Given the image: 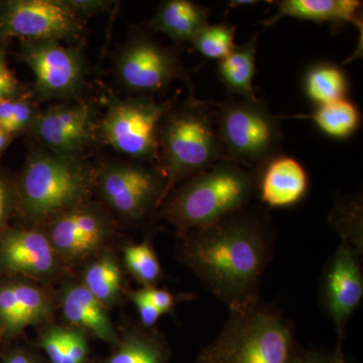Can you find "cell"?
Listing matches in <instances>:
<instances>
[{
	"label": "cell",
	"mask_w": 363,
	"mask_h": 363,
	"mask_svg": "<svg viewBox=\"0 0 363 363\" xmlns=\"http://www.w3.org/2000/svg\"><path fill=\"white\" fill-rule=\"evenodd\" d=\"M259 1L255 0H231L229 1V7L231 9H238V7H247L257 6Z\"/></svg>",
	"instance_id": "39"
},
{
	"label": "cell",
	"mask_w": 363,
	"mask_h": 363,
	"mask_svg": "<svg viewBox=\"0 0 363 363\" xmlns=\"http://www.w3.org/2000/svg\"><path fill=\"white\" fill-rule=\"evenodd\" d=\"M66 327L50 326L40 337V346L52 363H67Z\"/></svg>",
	"instance_id": "30"
},
{
	"label": "cell",
	"mask_w": 363,
	"mask_h": 363,
	"mask_svg": "<svg viewBox=\"0 0 363 363\" xmlns=\"http://www.w3.org/2000/svg\"><path fill=\"white\" fill-rule=\"evenodd\" d=\"M362 253L341 241L327 260L320 279L319 298L337 333V344L343 345L346 326L362 304L363 271Z\"/></svg>",
	"instance_id": "12"
},
{
	"label": "cell",
	"mask_w": 363,
	"mask_h": 363,
	"mask_svg": "<svg viewBox=\"0 0 363 363\" xmlns=\"http://www.w3.org/2000/svg\"><path fill=\"white\" fill-rule=\"evenodd\" d=\"M209 18V9L191 0H166L150 21V28L176 43H191Z\"/></svg>",
	"instance_id": "19"
},
{
	"label": "cell",
	"mask_w": 363,
	"mask_h": 363,
	"mask_svg": "<svg viewBox=\"0 0 363 363\" xmlns=\"http://www.w3.org/2000/svg\"><path fill=\"white\" fill-rule=\"evenodd\" d=\"M257 192V171L223 161L179 184L156 214L175 226L180 235L245 209Z\"/></svg>",
	"instance_id": "2"
},
{
	"label": "cell",
	"mask_w": 363,
	"mask_h": 363,
	"mask_svg": "<svg viewBox=\"0 0 363 363\" xmlns=\"http://www.w3.org/2000/svg\"><path fill=\"white\" fill-rule=\"evenodd\" d=\"M308 190L307 172L292 157L279 155L257 169V195L267 206H295L304 199Z\"/></svg>",
	"instance_id": "16"
},
{
	"label": "cell",
	"mask_w": 363,
	"mask_h": 363,
	"mask_svg": "<svg viewBox=\"0 0 363 363\" xmlns=\"http://www.w3.org/2000/svg\"><path fill=\"white\" fill-rule=\"evenodd\" d=\"M234 35L235 28L230 23L224 21L216 25L208 23L198 32L190 44L195 51L205 58L220 61L226 58L236 47Z\"/></svg>",
	"instance_id": "27"
},
{
	"label": "cell",
	"mask_w": 363,
	"mask_h": 363,
	"mask_svg": "<svg viewBox=\"0 0 363 363\" xmlns=\"http://www.w3.org/2000/svg\"><path fill=\"white\" fill-rule=\"evenodd\" d=\"M94 181V174L79 157L35 152L28 160L20 179L21 210L33 221H49L85 203Z\"/></svg>",
	"instance_id": "5"
},
{
	"label": "cell",
	"mask_w": 363,
	"mask_h": 363,
	"mask_svg": "<svg viewBox=\"0 0 363 363\" xmlns=\"http://www.w3.org/2000/svg\"><path fill=\"white\" fill-rule=\"evenodd\" d=\"M4 363H35V360L28 353L23 352V351H14L7 355Z\"/></svg>",
	"instance_id": "38"
},
{
	"label": "cell",
	"mask_w": 363,
	"mask_h": 363,
	"mask_svg": "<svg viewBox=\"0 0 363 363\" xmlns=\"http://www.w3.org/2000/svg\"><path fill=\"white\" fill-rule=\"evenodd\" d=\"M35 78L40 99H71L77 96L84 79V59L76 47L57 40H26L21 52Z\"/></svg>",
	"instance_id": "11"
},
{
	"label": "cell",
	"mask_w": 363,
	"mask_h": 363,
	"mask_svg": "<svg viewBox=\"0 0 363 363\" xmlns=\"http://www.w3.org/2000/svg\"><path fill=\"white\" fill-rule=\"evenodd\" d=\"M95 180L107 206L126 221H140L156 213L164 198L166 180L159 167L140 162L105 164Z\"/></svg>",
	"instance_id": "8"
},
{
	"label": "cell",
	"mask_w": 363,
	"mask_h": 363,
	"mask_svg": "<svg viewBox=\"0 0 363 363\" xmlns=\"http://www.w3.org/2000/svg\"><path fill=\"white\" fill-rule=\"evenodd\" d=\"M140 291L150 304L154 306L162 315L173 312L174 308H175L179 300L190 295V294H187V295L176 296L169 292V291L164 290V289H157L156 286H147V288L140 289Z\"/></svg>",
	"instance_id": "33"
},
{
	"label": "cell",
	"mask_w": 363,
	"mask_h": 363,
	"mask_svg": "<svg viewBox=\"0 0 363 363\" xmlns=\"http://www.w3.org/2000/svg\"><path fill=\"white\" fill-rule=\"evenodd\" d=\"M0 337H1V334H0Z\"/></svg>",
	"instance_id": "41"
},
{
	"label": "cell",
	"mask_w": 363,
	"mask_h": 363,
	"mask_svg": "<svg viewBox=\"0 0 363 363\" xmlns=\"http://www.w3.org/2000/svg\"><path fill=\"white\" fill-rule=\"evenodd\" d=\"M123 262L131 276L143 288L155 286L162 278L161 262L149 240L126 245L123 250Z\"/></svg>",
	"instance_id": "26"
},
{
	"label": "cell",
	"mask_w": 363,
	"mask_h": 363,
	"mask_svg": "<svg viewBox=\"0 0 363 363\" xmlns=\"http://www.w3.org/2000/svg\"><path fill=\"white\" fill-rule=\"evenodd\" d=\"M11 136L7 135L6 131L0 128V155L6 149L9 143H11Z\"/></svg>",
	"instance_id": "40"
},
{
	"label": "cell",
	"mask_w": 363,
	"mask_h": 363,
	"mask_svg": "<svg viewBox=\"0 0 363 363\" xmlns=\"http://www.w3.org/2000/svg\"><path fill=\"white\" fill-rule=\"evenodd\" d=\"M116 68L121 84L142 96L166 89L177 79L189 82L178 52L147 37L135 38L124 45Z\"/></svg>",
	"instance_id": "10"
},
{
	"label": "cell",
	"mask_w": 363,
	"mask_h": 363,
	"mask_svg": "<svg viewBox=\"0 0 363 363\" xmlns=\"http://www.w3.org/2000/svg\"><path fill=\"white\" fill-rule=\"evenodd\" d=\"M61 271V257L47 233L9 228L0 233V272L28 279H51Z\"/></svg>",
	"instance_id": "15"
},
{
	"label": "cell",
	"mask_w": 363,
	"mask_h": 363,
	"mask_svg": "<svg viewBox=\"0 0 363 363\" xmlns=\"http://www.w3.org/2000/svg\"><path fill=\"white\" fill-rule=\"evenodd\" d=\"M83 23L64 0H7L0 2V40L71 42L80 37Z\"/></svg>",
	"instance_id": "9"
},
{
	"label": "cell",
	"mask_w": 363,
	"mask_h": 363,
	"mask_svg": "<svg viewBox=\"0 0 363 363\" xmlns=\"http://www.w3.org/2000/svg\"><path fill=\"white\" fill-rule=\"evenodd\" d=\"M30 131L50 152L79 157L94 140V117L86 104L55 105L40 111Z\"/></svg>",
	"instance_id": "14"
},
{
	"label": "cell",
	"mask_w": 363,
	"mask_h": 363,
	"mask_svg": "<svg viewBox=\"0 0 363 363\" xmlns=\"http://www.w3.org/2000/svg\"><path fill=\"white\" fill-rule=\"evenodd\" d=\"M180 240L179 259L229 309L259 300L274 245L271 221L262 211L245 208L212 225L180 234Z\"/></svg>",
	"instance_id": "1"
},
{
	"label": "cell",
	"mask_w": 363,
	"mask_h": 363,
	"mask_svg": "<svg viewBox=\"0 0 363 363\" xmlns=\"http://www.w3.org/2000/svg\"><path fill=\"white\" fill-rule=\"evenodd\" d=\"M302 350L292 322L257 300L229 309L225 324L196 363H297Z\"/></svg>",
	"instance_id": "3"
},
{
	"label": "cell",
	"mask_w": 363,
	"mask_h": 363,
	"mask_svg": "<svg viewBox=\"0 0 363 363\" xmlns=\"http://www.w3.org/2000/svg\"><path fill=\"white\" fill-rule=\"evenodd\" d=\"M297 363H353L344 353L343 345L336 344L333 350H303Z\"/></svg>",
	"instance_id": "32"
},
{
	"label": "cell",
	"mask_w": 363,
	"mask_h": 363,
	"mask_svg": "<svg viewBox=\"0 0 363 363\" xmlns=\"http://www.w3.org/2000/svg\"><path fill=\"white\" fill-rule=\"evenodd\" d=\"M82 285L105 307L113 304L123 288L118 262L109 253H104L87 267Z\"/></svg>",
	"instance_id": "24"
},
{
	"label": "cell",
	"mask_w": 363,
	"mask_h": 363,
	"mask_svg": "<svg viewBox=\"0 0 363 363\" xmlns=\"http://www.w3.org/2000/svg\"><path fill=\"white\" fill-rule=\"evenodd\" d=\"M13 203V191L6 179L0 176V227L4 225V221L9 216Z\"/></svg>",
	"instance_id": "37"
},
{
	"label": "cell",
	"mask_w": 363,
	"mask_h": 363,
	"mask_svg": "<svg viewBox=\"0 0 363 363\" xmlns=\"http://www.w3.org/2000/svg\"><path fill=\"white\" fill-rule=\"evenodd\" d=\"M171 351L157 332L131 329L119 338L106 363H169Z\"/></svg>",
	"instance_id": "21"
},
{
	"label": "cell",
	"mask_w": 363,
	"mask_h": 363,
	"mask_svg": "<svg viewBox=\"0 0 363 363\" xmlns=\"http://www.w3.org/2000/svg\"><path fill=\"white\" fill-rule=\"evenodd\" d=\"M13 281L16 301V335L26 327L45 321L52 313V302L43 289L26 281Z\"/></svg>",
	"instance_id": "25"
},
{
	"label": "cell",
	"mask_w": 363,
	"mask_h": 363,
	"mask_svg": "<svg viewBox=\"0 0 363 363\" xmlns=\"http://www.w3.org/2000/svg\"><path fill=\"white\" fill-rule=\"evenodd\" d=\"M67 363H87L88 341L85 332L76 328H67Z\"/></svg>",
	"instance_id": "31"
},
{
	"label": "cell",
	"mask_w": 363,
	"mask_h": 363,
	"mask_svg": "<svg viewBox=\"0 0 363 363\" xmlns=\"http://www.w3.org/2000/svg\"><path fill=\"white\" fill-rule=\"evenodd\" d=\"M128 298L135 304L136 311L140 316V323L145 329H152L156 326L160 318L162 316L161 313L157 311L147 298L143 295L142 291H131L128 293Z\"/></svg>",
	"instance_id": "34"
},
{
	"label": "cell",
	"mask_w": 363,
	"mask_h": 363,
	"mask_svg": "<svg viewBox=\"0 0 363 363\" xmlns=\"http://www.w3.org/2000/svg\"><path fill=\"white\" fill-rule=\"evenodd\" d=\"M257 35L241 45H236L226 58L218 61L217 74L231 94L245 99H255L253 78L257 72Z\"/></svg>",
	"instance_id": "20"
},
{
	"label": "cell",
	"mask_w": 363,
	"mask_h": 363,
	"mask_svg": "<svg viewBox=\"0 0 363 363\" xmlns=\"http://www.w3.org/2000/svg\"><path fill=\"white\" fill-rule=\"evenodd\" d=\"M64 317L74 327L91 334L105 342L117 343L118 335L106 312L82 284H69L64 288L61 298Z\"/></svg>",
	"instance_id": "18"
},
{
	"label": "cell",
	"mask_w": 363,
	"mask_h": 363,
	"mask_svg": "<svg viewBox=\"0 0 363 363\" xmlns=\"http://www.w3.org/2000/svg\"><path fill=\"white\" fill-rule=\"evenodd\" d=\"M40 111L35 102L26 96L0 100V128L9 136L30 131Z\"/></svg>",
	"instance_id": "28"
},
{
	"label": "cell",
	"mask_w": 363,
	"mask_h": 363,
	"mask_svg": "<svg viewBox=\"0 0 363 363\" xmlns=\"http://www.w3.org/2000/svg\"><path fill=\"white\" fill-rule=\"evenodd\" d=\"M45 233L61 259L76 262L104 247L111 224L104 212L83 203L50 219Z\"/></svg>",
	"instance_id": "13"
},
{
	"label": "cell",
	"mask_w": 363,
	"mask_h": 363,
	"mask_svg": "<svg viewBox=\"0 0 363 363\" xmlns=\"http://www.w3.org/2000/svg\"><path fill=\"white\" fill-rule=\"evenodd\" d=\"M171 107L152 96L114 100L102 121V136L117 152L159 164L160 125Z\"/></svg>",
	"instance_id": "7"
},
{
	"label": "cell",
	"mask_w": 363,
	"mask_h": 363,
	"mask_svg": "<svg viewBox=\"0 0 363 363\" xmlns=\"http://www.w3.org/2000/svg\"><path fill=\"white\" fill-rule=\"evenodd\" d=\"M223 161L228 159L217 133L215 112L206 102L190 99L181 106H172L159 130L164 198L182 182Z\"/></svg>",
	"instance_id": "4"
},
{
	"label": "cell",
	"mask_w": 363,
	"mask_h": 363,
	"mask_svg": "<svg viewBox=\"0 0 363 363\" xmlns=\"http://www.w3.org/2000/svg\"><path fill=\"white\" fill-rule=\"evenodd\" d=\"M334 230L340 234L341 241L363 252L362 205L358 200H344L334 207L331 215Z\"/></svg>",
	"instance_id": "29"
},
{
	"label": "cell",
	"mask_w": 363,
	"mask_h": 363,
	"mask_svg": "<svg viewBox=\"0 0 363 363\" xmlns=\"http://www.w3.org/2000/svg\"><path fill=\"white\" fill-rule=\"evenodd\" d=\"M304 92L316 105H324L344 99L348 91V79L342 68L335 64H314L306 72Z\"/></svg>",
	"instance_id": "22"
},
{
	"label": "cell",
	"mask_w": 363,
	"mask_h": 363,
	"mask_svg": "<svg viewBox=\"0 0 363 363\" xmlns=\"http://www.w3.org/2000/svg\"><path fill=\"white\" fill-rule=\"evenodd\" d=\"M276 13L271 18L260 21L262 26H272L285 18H293L316 23H330L340 28L347 23L362 30L360 9L362 1L358 0H281L274 2Z\"/></svg>",
	"instance_id": "17"
},
{
	"label": "cell",
	"mask_w": 363,
	"mask_h": 363,
	"mask_svg": "<svg viewBox=\"0 0 363 363\" xmlns=\"http://www.w3.org/2000/svg\"><path fill=\"white\" fill-rule=\"evenodd\" d=\"M20 83L7 65L4 54L0 52V100L18 95Z\"/></svg>",
	"instance_id": "35"
},
{
	"label": "cell",
	"mask_w": 363,
	"mask_h": 363,
	"mask_svg": "<svg viewBox=\"0 0 363 363\" xmlns=\"http://www.w3.org/2000/svg\"><path fill=\"white\" fill-rule=\"evenodd\" d=\"M316 124L319 130L329 138L345 140L350 138L359 128V111L350 100H337L317 106L310 116H302Z\"/></svg>",
	"instance_id": "23"
},
{
	"label": "cell",
	"mask_w": 363,
	"mask_h": 363,
	"mask_svg": "<svg viewBox=\"0 0 363 363\" xmlns=\"http://www.w3.org/2000/svg\"><path fill=\"white\" fill-rule=\"evenodd\" d=\"M64 1L81 20L87 16L104 13L108 9L111 4L104 0H64Z\"/></svg>",
	"instance_id": "36"
},
{
	"label": "cell",
	"mask_w": 363,
	"mask_h": 363,
	"mask_svg": "<svg viewBox=\"0 0 363 363\" xmlns=\"http://www.w3.org/2000/svg\"><path fill=\"white\" fill-rule=\"evenodd\" d=\"M217 106V133L228 161L257 171L281 155L283 133L279 118L264 102L231 96Z\"/></svg>",
	"instance_id": "6"
}]
</instances>
